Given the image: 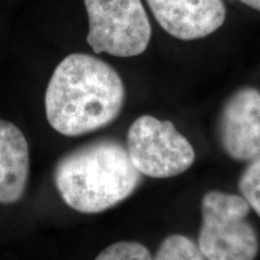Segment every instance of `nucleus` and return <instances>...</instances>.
Masks as SVG:
<instances>
[{
    "label": "nucleus",
    "instance_id": "f257e3e1",
    "mask_svg": "<svg viewBox=\"0 0 260 260\" xmlns=\"http://www.w3.org/2000/svg\"><path fill=\"white\" fill-rule=\"evenodd\" d=\"M124 98V84L111 65L89 54H70L48 82L47 121L61 135L88 134L115 121Z\"/></svg>",
    "mask_w": 260,
    "mask_h": 260
},
{
    "label": "nucleus",
    "instance_id": "f03ea898",
    "mask_svg": "<svg viewBox=\"0 0 260 260\" xmlns=\"http://www.w3.org/2000/svg\"><path fill=\"white\" fill-rule=\"evenodd\" d=\"M142 175L121 142L102 139L59 159L54 183L65 204L81 213H99L129 198Z\"/></svg>",
    "mask_w": 260,
    "mask_h": 260
},
{
    "label": "nucleus",
    "instance_id": "7ed1b4c3",
    "mask_svg": "<svg viewBox=\"0 0 260 260\" xmlns=\"http://www.w3.org/2000/svg\"><path fill=\"white\" fill-rule=\"evenodd\" d=\"M249 205L242 197L211 190L201 201L198 246L210 260H254L259 239L247 220Z\"/></svg>",
    "mask_w": 260,
    "mask_h": 260
},
{
    "label": "nucleus",
    "instance_id": "20e7f679",
    "mask_svg": "<svg viewBox=\"0 0 260 260\" xmlns=\"http://www.w3.org/2000/svg\"><path fill=\"white\" fill-rule=\"evenodd\" d=\"M87 42L95 53L128 58L144 53L152 28L141 0H84Z\"/></svg>",
    "mask_w": 260,
    "mask_h": 260
},
{
    "label": "nucleus",
    "instance_id": "39448f33",
    "mask_svg": "<svg viewBox=\"0 0 260 260\" xmlns=\"http://www.w3.org/2000/svg\"><path fill=\"white\" fill-rule=\"evenodd\" d=\"M126 151L140 174L153 178L178 176L195 160L193 146L172 122L148 115L130 125Z\"/></svg>",
    "mask_w": 260,
    "mask_h": 260
},
{
    "label": "nucleus",
    "instance_id": "423d86ee",
    "mask_svg": "<svg viewBox=\"0 0 260 260\" xmlns=\"http://www.w3.org/2000/svg\"><path fill=\"white\" fill-rule=\"evenodd\" d=\"M218 134L224 152L235 160H251L260 153V90H236L220 113Z\"/></svg>",
    "mask_w": 260,
    "mask_h": 260
},
{
    "label": "nucleus",
    "instance_id": "0eeeda50",
    "mask_svg": "<svg viewBox=\"0 0 260 260\" xmlns=\"http://www.w3.org/2000/svg\"><path fill=\"white\" fill-rule=\"evenodd\" d=\"M159 25L171 37L189 41L209 37L226 17L223 0H146Z\"/></svg>",
    "mask_w": 260,
    "mask_h": 260
},
{
    "label": "nucleus",
    "instance_id": "6e6552de",
    "mask_svg": "<svg viewBox=\"0 0 260 260\" xmlns=\"http://www.w3.org/2000/svg\"><path fill=\"white\" fill-rule=\"evenodd\" d=\"M29 175V149L23 133L0 119V204L17 203L23 197Z\"/></svg>",
    "mask_w": 260,
    "mask_h": 260
},
{
    "label": "nucleus",
    "instance_id": "1a4fd4ad",
    "mask_svg": "<svg viewBox=\"0 0 260 260\" xmlns=\"http://www.w3.org/2000/svg\"><path fill=\"white\" fill-rule=\"evenodd\" d=\"M153 260H210L198 243L183 235L168 236L161 242Z\"/></svg>",
    "mask_w": 260,
    "mask_h": 260
},
{
    "label": "nucleus",
    "instance_id": "9d476101",
    "mask_svg": "<svg viewBox=\"0 0 260 260\" xmlns=\"http://www.w3.org/2000/svg\"><path fill=\"white\" fill-rule=\"evenodd\" d=\"M242 198L260 218V153L249 160L239 182Z\"/></svg>",
    "mask_w": 260,
    "mask_h": 260
},
{
    "label": "nucleus",
    "instance_id": "9b49d317",
    "mask_svg": "<svg viewBox=\"0 0 260 260\" xmlns=\"http://www.w3.org/2000/svg\"><path fill=\"white\" fill-rule=\"evenodd\" d=\"M94 260H153L144 245L133 241L116 242L109 246Z\"/></svg>",
    "mask_w": 260,
    "mask_h": 260
},
{
    "label": "nucleus",
    "instance_id": "f8f14e48",
    "mask_svg": "<svg viewBox=\"0 0 260 260\" xmlns=\"http://www.w3.org/2000/svg\"><path fill=\"white\" fill-rule=\"evenodd\" d=\"M240 2L249 6V8L256 10V11H260V0H240Z\"/></svg>",
    "mask_w": 260,
    "mask_h": 260
}]
</instances>
